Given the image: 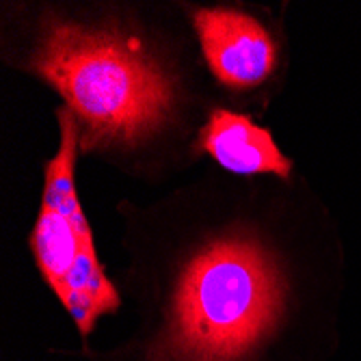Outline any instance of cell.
<instances>
[{
  "mask_svg": "<svg viewBox=\"0 0 361 361\" xmlns=\"http://www.w3.org/2000/svg\"><path fill=\"white\" fill-rule=\"evenodd\" d=\"M28 68L61 93L82 152L141 145L171 121V74L139 39L113 26L48 18Z\"/></svg>",
  "mask_w": 361,
  "mask_h": 361,
  "instance_id": "obj_1",
  "label": "cell"
},
{
  "mask_svg": "<svg viewBox=\"0 0 361 361\" xmlns=\"http://www.w3.org/2000/svg\"><path fill=\"white\" fill-rule=\"evenodd\" d=\"M286 279L247 229L216 236L184 264L147 361H243L279 324Z\"/></svg>",
  "mask_w": 361,
  "mask_h": 361,
  "instance_id": "obj_2",
  "label": "cell"
},
{
  "mask_svg": "<svg viewBox=\"0 0 361 361\" xmlns=\"http://www.w3.org/2000/svg\"><path fill=\"white\" fill-rule=\"evenodd\" d=\"M59 126L61 143L54 158L46 162L42 208L30 249L46 283L70 312L78 331L89 336L97 318L119 307V294L97 262L91 227L76 197L74 165L80 149L76 117L61 109Z\"/></svg>",
  "mask_w": 361,
  "mask_h": 361,
  "instance_id": "obj_3",
  "label": "cell"
},
{
  "mask_svg": "<svg viewBox=\"0 0 361 361\" xmlns=\"http://www.w3.org/2000/svg\"><path fill=\"white\" fill-rule=\"evenodd\" d=\"M192 26L214 78L232 91L267 82L275 70L277 48L271 32L238 9H197Z\"/></svg>",
  "mask_w": 361,
  "mask_h": 361,
  "instance_id": "obj_4",
  "label": "cell"
},
{
  "mask_svg": "<svg viewBox=\"0 0 361 361\" xmlns=\"http://www.w3.org/2000/svg\"><path fill=\"white\" fill-rule=\"evenodd\" d=\"M200 147L238 176L271 173L288 180L292 171V160L281 154L269 130L227 109L212 111L200 133Z\"/></svg>",
  "mask_w": 361,
  "mask_h": 361,
  "instance_id": "obj_5",
  "label": "cell"
}]
</instances>
